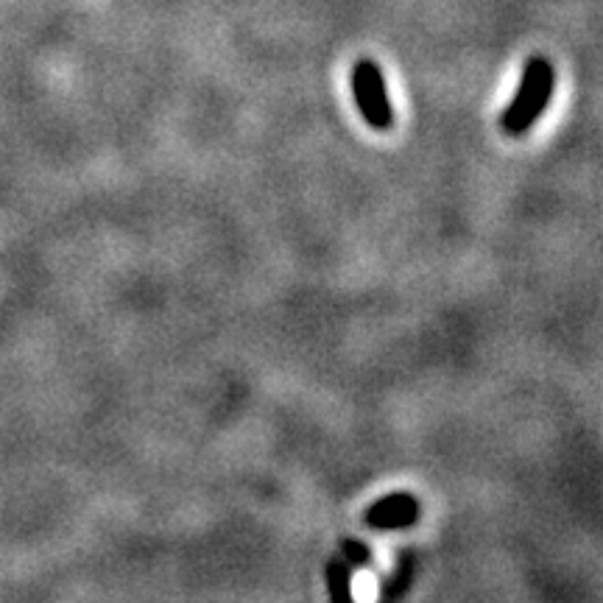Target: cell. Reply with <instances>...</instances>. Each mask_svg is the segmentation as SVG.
<instances>
[{
    "mask_svg": "<svg viewBox=\"0 0 603 603\" xmlns=\"http://www.w3.org/2000/svg\"><path fill=\"white\" fill-rule=\"evenodd\" d=\"M344 553L349 556V562L358 564V567H366L372 562V550L361 545V542H355V539H344Z\"/></svg>",
    "mask_w": 603,
    "mask_h": 603,
    "instance_id": "obj_4",
    "label": "cell"
},
{
    "mask_svg": "<svg viewBox=\"0 0 603 603\" xmlns=\"http://www.w3.org/2000/svg\"><path fill=\"white\" fill-rule=\"evenodd\" d=\"M553 87H556V70L550 65V59L531 56L525 62L517 95L511 98V104L503 112V118H500L503 132L514 134V137L528 132L542 118V112L548 109L550 98H553Z\"/></svg>",
    "mask_w": 603,
    "mask_h": 603,
    "instance_id": "obj_1",
    "label": "cell"
},
{
    "mask_svg": "<svg viewBox=\"0 0 603 603\" xmlns=\"http://www.w3.org/2000/svg\"><path fill=\"white\" fill-rule=\"evenodd\" d=\"M419 514L422 506L414 495L408 492H394L375 500L369 509H366V525L375 528V531H400V528H411L419 523Z\"/></svg>",
    "mask_w": 603,
    "mask_h": 603,
    "instance_id": "obj_3",
    "label": "cell"
},
{
    "mask_svg": "<svg viewBox=\"0 0 603 603\" xmlns=\"http://www.w3.org/2000/svg\"><path fill=\"white\" fill-rule=\"evenodd\" d=\"M352 95L361 109L363 121L377 132H389L394 126V109H391L383 70L377 67L375 59H358L352 65Z\"/></svg>",
    "mask_w": 603,
    "mask_h": 603,
    "instance_id": "obj_2",
    "label": "cell"
}]
</instances>
